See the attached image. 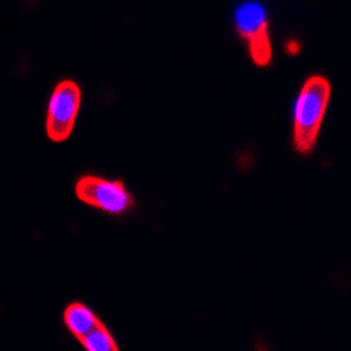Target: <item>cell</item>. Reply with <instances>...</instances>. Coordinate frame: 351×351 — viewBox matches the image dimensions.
<instances>
[{"label":"cell","mask_w":351,"mask_h":351,"mask_svg":"<svg viewBox=\"0 0 351 351\" xmlns=\"http://www.w3.org/2000/svg\"><path fill=\"white\" fill-rule=\"evenodd\" d=\"M330 92V83L324 76H311L300 88L293 106V148L300 155H307L315 148Z\"/></svg>","instance_id":"6da1fadb"},{"label":"cell","mask_w":351,"mask_h":351,"mask_svg":"<svg viewBox=\"0 0 351 351\" xmlns=\"http://www.w3.org/2000/svg\"><path fill=\"white\" fill-rule=\"evenodd\" d=\"M234 23L241 39L246 40L253 64L267 67L272 60L271 39H269L267 11L258 0H244L236 9Z\"/></svg>","instance_id":"7a4b0ae2"},{"label":"cell","mask_w":351,"mask_h":351,"mask_svg":"<svg viewBox=\"0 0 351 351\" xmlns=\"http://www.w3.org/2000/svg\"><path fill=\"white\" fill-rule=\"evenodd\" d=\"M81 108V88L74 81H62L55 86L48 104L46 134L55 143H64L72 134Z\"/></svg>","instance_id":"3957f363"},{"label":"cell","mask_w":351,"mask_h":351,"mask_svg":"<svg viewBox=\"0 0 351 351\" xmlns=\"http://www.w3.org/2000/svg\"><path fill=\"white\" fill-rule=\"evenodd\" d=\"M76 195L81 202L109 215H121L134 206V199L123 183L97 176H83L76 184Z\"/></svg>","instance_id":"277c9868"},{"label":"cell","mask_w":351,"mask_h":351,"mask_svg":"<svg viewBox=\"0 0 351 351\" xmlns=\"http://www.w3.org/2000/svg\"><path fill=\"white\" fill-rule=\"evenodd\" d=\"M64 322L65 327L71 330V334L77 339H81L83 335H86L88 332L92 330L97 324H99V319L97 316L93 315L90 309H88L84 304H71V306L65 309L64 313Z\"/></svg>","instance_id":"5b68a950"},{"label":"cell","mask_w":351,"mask_h":351,"mask_svg":"<svg viewBox=\"0 0 351 351\" xmlns=\"http://www.w3.org/2000/svg\"><path fill=\"white\" fill-rule=\"evenodd\" d=\"M77 341L88 351H118V344L112 339L111 332L100 324V322L86 335H83Z\"/></svg>","instance_id":"8992f818"},{"label":"cell","mask_w":351,"mask_h":351,"mask_svg":"<svg viewBox=\"0 0 351 351\" xmlns=\"http://www.w3.org/2000/svg\"><path fill=\"white\" fill-rule=\"evenodd\" d=\"M299 49H300V44L297 43V40H290V43H288L287 51L290 53V55H297V53H299Z\"/></svg>","instance_id":"52a82bcc"}]
</instances>
